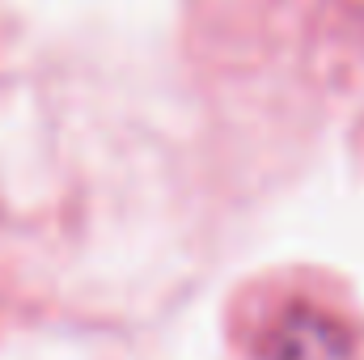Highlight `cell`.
Returning a JSON list of instances; mask_svg holds the SVG:
<instances>
[{
	"instance_id": "1",
	"label": "cell",
	"mask_w": 364,
	"mask_h": 360,
	"mask_svg": "<svg viewBox=\"0 0 364 360\" xmlns=\"http://www.w3.org/2000/svg\"><path fill=\"white\" fill-rule=\"evenodd\" d=\"M267 360H364V327L331 309L292 305L267 344Z\"/></svg>"
}]
</instances>
